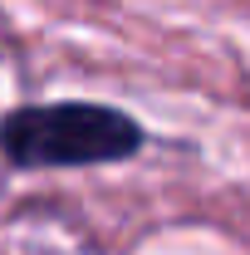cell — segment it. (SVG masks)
Segmentation results:
<instances>
[{
  "mask_svg": "<svg viewBox=\"0 0 250 255\" xmlns=\"http://www.w3.org/2000/svg\"><path fill=\"white\" fill-rule=\"evenodd\" d=\"M142 147V128L98 103H39L15 108L0 123V152L15 167H84L118 162Z\"/></svg>",
  "mask_w": 250,
  "mask_h": 255,
  "instance_id": "6da1fadb",
  "label": "cell"
}]
</instances>
